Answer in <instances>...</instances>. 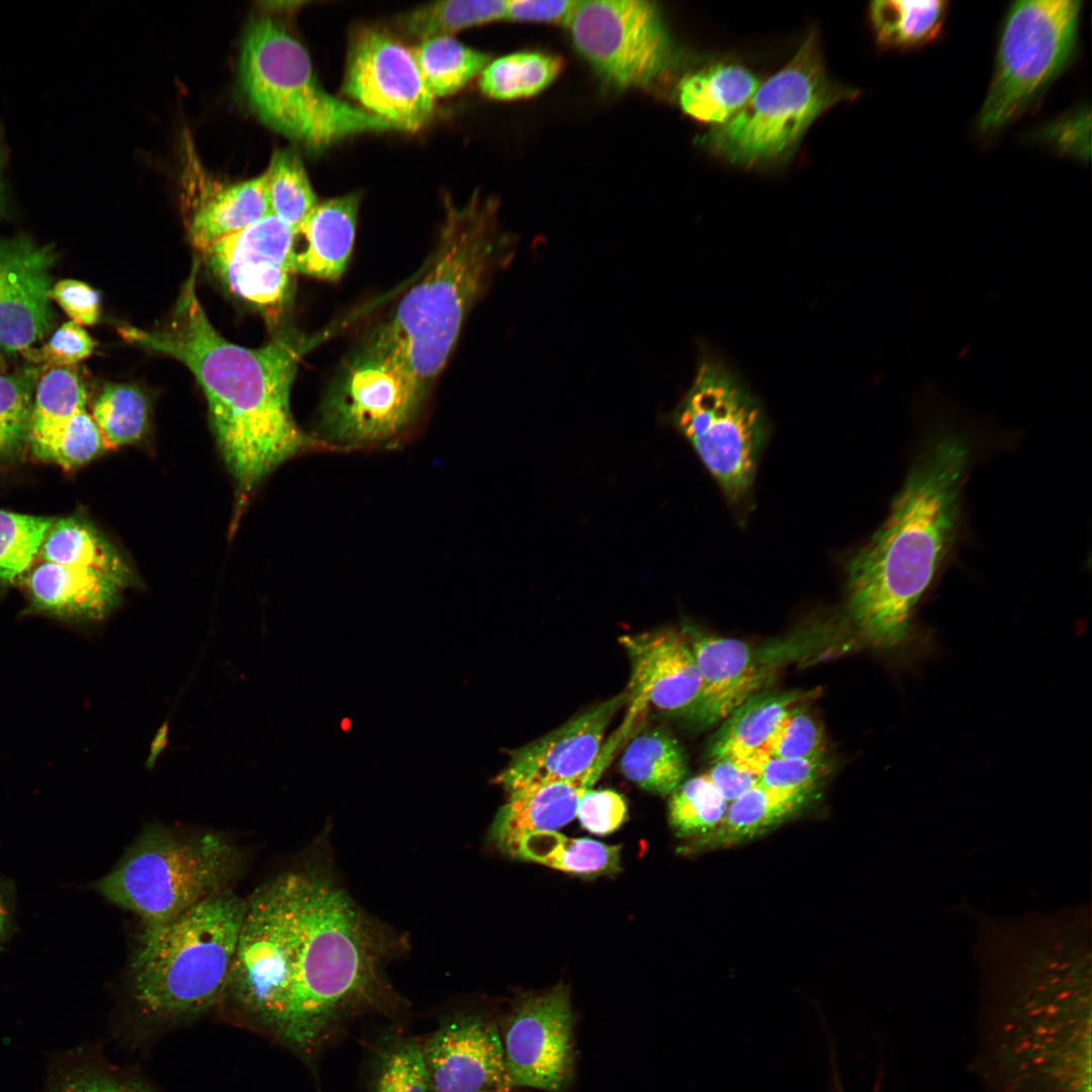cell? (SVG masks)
I'll return each mask as SVG.
<instances>
[{
    "mask_svg": "<svg viewBox=\"0 0 1092 1092\" xmlns=\"http://www.w3.org/2000/svg\"><path fill=\"white\" fill-rule=\"evenodd\" d=\"M393 937L330 877L298 870L246 900L226 995L298 1049L383 989Z\"/></svg>",
    "mask_w": 1092,
    "mask_h": 1092,
    "instance_id": "cell-1",
    "label": "cell"
},
{
    "mask_svg": "<svg viewBox=\"0 0 1092 1092\" xmlns=\"http://www.w3.org/2000/svg\"><path fill=\"white\" fill-rule=\"evenodd\" d=\"M196 270L194 265L166 326L118 331L130 343L181 361L195 376L243 504L279 464L322 444L299 430L290 411L291 386L306 345L282 337L250 349L224 339L197 298Z\"/></svg>",
    "mask_w": 1092,
    "mask_h": 1092,
    "instance_id": "cell-2",
    "label": "cell"
},
{
    "mask_svg": "<svg viewBox=\"0 0 1092 1092\" xmlns=\"http://www.w3.org/2000/svg\"><path fill=\"white\" fill-rule=\"evenodd\" d=\"M970 461L966 440L942 433L910 469L891 513L847 565L848 610L872 646L898 648L932 583L958 529Z\"/></svg>",
    "mask_w": 1092,
    "mask_h": 1092,
    "instance_id": "cell-3",
    "label": "cell"
},
{
    "mask_svg": "<svg viewBox=\"0 0 1092 1092\" xmlns=\"http://www.w3.org/2000/svg\"><path fill=\"white\" fill-rule=\"evenodd\" d=\"M447 204L426 272L367 344L398 361L427 390L449 359L471 308L517 244L500 231L492 202Z\"/></svg>",
    "mask_w": 1092,
    "mask_h": 1092,
    "instance_id": "cell-4",
    "label": "cell"
},
{
    "mask_svg": "<svg viewBox=\"0 0 1092 1092\" xmlns=\"http://www.w3.org/2000/svg\"><path fill=\"white\" fill-rule=\"evenodd\" d=\"M245 908L246 900L226 889L163 927L141 934L129 983L144 1014L182 1019L225 995Z\"/></svg>",
    "mask_w": 1092,
    "mask_h": 1092,
    "instance_id": "cell-5",
    "label": "cell"
},
{
    "mask_svg": "<svg viewBox=\"0 0 1092 1092\" xmlns=\"http://www.w3.org/2000/svg\"><path fill=\"white\" fill-rule=\"evenodd\" d=\"M239 75L259 118L310 149H324L358 133L395 129L324 89L304 47L272 18H260L249 25Z\"/></svg>",
    "mask_w": 1092,
    "mask_h": 1092,
    "instance_id": "cell-6",
    "label": "cell"
},
{
    "mask_svg": "<svg viewBox=\"0 0 1092 1092\" xmlns=\"http://www.w3.org/2000/svg\"><path fill=\"white\" fill-rule=\"evenodd\" d=\"M236 846L216 833L154 827L142 833L94 884L111 904L155 931L207 897L226 890L241 866Z\"/></svg>",
    "mask_w": 1092,
    "mask_h": 1092,
    "instance_id": "cell-7",
    "label": "cell"
},
{
    "mask_svg": "<svg viewBox=\"0 0 1092 1092\" xmlns=\"http://www.w3.org/2000/svg\"><path fill=\"white\" fill-rule=\"evenodd\" d=\"M855 95L829 77L816 34L810 33L786 66L760 83L734 116L712 126L701 140L714 154L736 165L783 161L815 119Z\"/></svg>",
    "mask_w": 1092,
    "mask_h": 1092,
    "instance_id": "cell-8",
    "label": "cell"
},
{
    "mask_svg": "<svg viewBox=\"0 0 1092 1092\" xmlns=\"http://www.w3.org/2000/svg\"><path fill=\"white\" fill-rule=\"evenodd\" d=\"M1081 2L1023 0L1010 7L978 130L993 135L1024 114L1067 67L1077 42Z\"/></svg>",
    "mask_w": 1092,
    "mask_h": 1092,
    "instance_id": "cell-9",
    "label": "cell"
},
{
    "mask_svg": "<svg viewBox=\"0 0 1092 1092\" xmlns=\"http://www.w3.org/2000/svg\"><path fill=\"white\" fill-rule=\"evenodd\" d=\"M671 421L726 497L742 498L766 434L761 407L744 384L719 363L704 359Z\"/></svg>",
    "mask_w": 1092,
    "mask_h": 1092,
    "instance_id": "cell-10",
    "label": "cell"
},
{
    "mask_svg": "<svg viewBox=\"0 0 1092 1092\" xmlns=\"http://www.w3.org/2000/svg\"><path fill=\"white\" fill-rule=\"evenodd\" d=\"M427 392L398 361L366 344L326 396V444L358 448L395 440L417 418Z\"/></svg>",
    "mask_w": 1092,
    "mask_h": 1092,
    "instance_id": "cell-11",
    "label": "cell"
},
{
    "mask_svg": "<svg viewBox=\"0 0 1092 1092\" xmlns=\"http://www.w3.org/2000/svg\"><path fill=\"white\" fill-rule=\"evenodd\" d=\"M567 26L579 55L617 87L651 86L674 61L671 38L652 1H578Z\"/></svg>",
    "mask_w": 1092,
    "mask_h": 1092,
    "instance_id": "cell-12",
    "label": "cell"
},
{
    "mask_svg": "<svg viewBox=\"0 0 1092 1092\" xmlns=\"http://www.w3.org/2000/svg\"><path fill=\"white\" fill-rule=\"evenodd\" d=\"M574 1026L564 985L519 997L498 1026L511 1089L566 1092L575 1075Z\"/></svg>",
    "mask_w": 1092,
    "mask_h": 1092,
    "instance_id": "cell-13",
    "label": "cell"
},
{
    "mask_svg": "<svg viewBox=\"0 0 1092 1092\" xmlns=\"http://www.w3.org/2000/svg\"><path fill=\"white\" fill-rule=\"evenodd\" d=\"M344 91L361 108L395 129L416 130L432 118L435 97L428 89L414 52L391 34L363 28L351 42Z\"/></svg>",
    "mask_w": 1092,
    "mask_h": 1092,
    "instance_id": "cell-14",
    "label": "cell"
},
{
    "mask_svg": "<svg viewBox=\"0 0 1092 1092\" xmlns=\"http://www.w3.org/2000/svg\"><path fill=\"white\" fill-rule=\"evenodd\" d=\"M628 700L627 691L565 722L510 753L495 783L508 795L586 774L598 759L608 726Z\"/></svg>",
    "mask_w": 1092,
    "mask_h": 1092,
    "instance_id": "cell-15",
    "label": "cell"
},
{
    "mask_svg": "<svg viewBox=\"0 0 1092 1092\" xmlns=\"http://www.w3.org/2000/svg\"><path fill=\"white\" fill-rule=\"evenodd\" d=\"M296 234L273 214L213 243L210 266L240 297L262 306L283 301L293 272Z\"/></svg>",
    "mask_w": 1092,
    "mask_h": 1092,
    "instance_id": "cell-16",
    "label": "cell"
},
{
    "mask_svg": "<svg viewBox=\"0 0 1092 1092\" xmlns=\"http://www.w3.org/2000/svg\"><path fill=\"white\" fill-rule=\"evenodd\" d=\"M57 253L30 238L0 239V352L23 353L52 329Z\"/></svg>",
    "mask_w": 1092,
    "mask_h": 1092,
    "instance_id": "cell-17",
    "label": "cell"
},
{
    "mask_svg": "<svg viewBox=\"0 0 1092 1092\" xmlns=\"http://www.w3.org/2000/svg\"><path fill=\"white\" fill-rule=\"evenodd\" d=\"M421 1050L433 1092H511L498 1025L481 1014L457 1016Z\"/></svg>",
    "mask_w": 1092,
    "mask_h": 1092,
    "instance_id": "cell-18",
    "label": "cell"
},
{
    "mask_svg": "<svg viewBox=\"0 0 1092 1092\" xmlns=\"http://www.w3.org/2000/svg\"><path fill=\"white\" fill-rule=\"evenodd\" d=\"M631 666L628 699L642 710L691 718L699 704L702 677L684 631L656 630L619 638Z\"/></svg>",
    "mask_w": 1092,
    "mask_h": 1092,
    "instance_id": "cell-19",
    "label": "cell"
},
{
    "mask_svg": "<svg viewBox=\"0 0 1092 1092\" xmlns=\"http://www.w3.org/2000/svg\"><path fill=\"white\" fill-rule=\"evenodd\" d=\"M684 633L702 677L700 701L690 718L700 725L724 721L768 682L769 667L746 642L693 628Z\"/></svg>",
    "mask_w": 1092,
    "mask_h": 1092,
    "instance_id": "cell-20",
    "label": "cell"
},
{
    "mask_svg": "<svg viewBox=\"0 0 1092 1092\" xmlns=\"http://www.w3.org/2000/svg\"><path fill=\"white\" fill-rule=\"evenodd\" d=\"M620 741L617 735L611 737L593 767L577 779L544 784L509 795L491 826L493 843L514 856L526 836L557 830L569 823L575 818L580 799L599 780Z\"/></svg>",
    "mask_w": 1092,
    "mask_h": 1092,
    "instance_id": "cell-21",
    "label": "cell"
},
{
    "mask_svg": "<svg viewBox=\"0 0 1092 1092\" xmlns=\"http://www.w3.org/2000/svg\"><path fill=\"white\" fill-rule=\"evenodd\" d=\"M132 581V575L42 561L29 573V609L70 623L106 617Z\"/></svg>",
    "mask_w": 1092,
    "mask_h": 1092,
    "instance_id": "cell-22",
    "label": "cell"
},
{
    "mask_svg": "<svg viewBox=\"0 0 1092 1092\" xmlns=\"http://www.w3.org/2000/svg\"><path fill=\"white\" fill-rule=\"evenodd\" d=\"M359 201L357 194H346L317 203L299 231L306 247L296 252L293 272L325 280L343 274L354 246Z\"/></svg>",
    "mask_w": 1092,
    "mask_h": 1092,
    "instance_id": "cell-23",
    "label": "cell"
},
{
    "mask_svg": "<svg viewBox=\"0 0 1092 1092\" xmlns=\"http://www.w3.org/2000/svg\"><path fill=\"white\" fill-rule=\"evenodd\" d=\"M815 696L816 691L800 690L753 695L724 720L712 741L711 757L768 755L766 746L787 713Z\"/></svg>",
    "mask_w": 1092,
    "mask_h": 1092,
    "instance_id": "cell-24",
    "label": "cell"
},
{
    "mask_svg": "<svg viewBox=\"0 0 1092 1092\" xmlns=\"http://www.w3.org/2000/svg\"><path fill=\"white\" fill-rule=\"evenodd\" d=\"M809 795L780 791L759 783L728 804L720 823L691 840L690 849H716L750 840L799 811Z\"/></svg>",
    "mask_w": 1092,
    "mask_h": 1092,
    "instance_id": "cell-25",
    "label": "cell"
},
{
    "mask_svg": "<svg viewBox=\"0 0 1092 1092\" xmlns=\"http://www.w3.org/2000/svg\"><path fill=\"white\" fill-rule=\"evenodd\" d=\"M761 82L737 64L719 63L687 76L679 85L681 109L693 118L720 125L734 116Z\"/></svg>",
    "mask_w": 1092,
    "mask_h": 1092,
    "instance_id": "cell-26",
    "label": "cell"
},
{
    "mask_svg": "<svg viewBox=\"0 0 1092 1092\" xmlns=\"http://www.w3.org/2000/svg\"><path fill=\"white\" fill-rule=\"evenodd\" d=\"M271 214L264 174L222 187L197 206L189 225L194 246L202 253L216 241Z\"/></svg>",
    "mask_w": 1092,
    "mask_h": 1092,
    "instance_id": "cell-27",
    "label": "cell"
},
{
    "mask_svg": "<svg viewBox=\"0 0 1092 1092\" xmlns=\"http://www.w3.org/2000/svg\"><path fill=\"white\" fill-rule=\"evenodd\" d=\"M620 851V845H610L589 838H572L553 830L526 836L513 857L580 877L594 878L621 871Z\"/></svg>",
    "mask_w": 1092,
    "mask_h": 1092,
    "instance_id": "cell-28",
    "label": "cell"
},
{
    "mask_svg": "<svg viewBox=\"0 0 1092 1092\" xmlns=\"http://www.w3.org/2000/svg\"><path fill=\"white\" fill-rule=\"evenodd\" d=\"M86 389L71 368H52L37 381L30 423L28 446L40 459L71 419L86 408Z\"/></svg>",
    "mask_w": 1092,
    "mask_h": 1092,
    "instance_id": "cell-29",
    "label": "cell"
},
{
    "mask_svg": "<svg viewBox=\"0 0 1092 1092\" xmlns=\"http://www.w3.org/2000/svg\"><path fill=\"white\" fill-rule=\"evenodd\" d=\"M620 765L628 780L661 796L671 795L687 775L686 755L679 743L660 729L635 737L626 747Z\"/></svg>",
    "mask_w": 1092,
    "mask_h": 1092,
    "instance_id": "cell-30",
    "label": "cell"
},
{
    "mask_svg": "<svg viewBox=\"0 0 1092 1092\" xmlns=\"http://www.w3.org/2000/svg\"><path fill=\"white\" fill-rule=\"evenodd\" d=\"M38 556L46 562L132 575L113 546L94 527L77 518L54 522Z\"/></svg>",
    "mask_w": 1092,
    "mask_h": 1092,
    "instance_id": "cell-31",
    "label": "cell"
},
{
    "mask_svg": "<svg viewBox=\"0 0 1092 1092\" xmlns=\"http://www.w3.org/2000/svg\"><path fill=\"white\" fill-rule=\"evenodd\" d=\"M946 11L941 0H878L871 3L870 17L881 46L909 49L934 39Z\"/></svg>",
    "mask_w": 1092,
    "mask_h": 1092,
    "instance_id": "cell-32",
    "label": "cell"
},
{
    "mask_svg": "<svg viewBox=\"0 0 1092 1092\" xmlns=\"http://www.w3.org/2000/svg\"><path fill=\"white\" fill-rule=\"evenodd\" d=\"M422 77L433 96L458 92L480 74L489 56L458 41L453 36L423 40L413 51Z\"/></svg>",
    "mask_w": 1092,
    "mask_h": 1092,
    "instance_id": "cell-33",
    "label": "cell"
},
{
    "mask_svg": "<svg viewBox=\"0 0 1092 1092\" xmlns=\"http://www.w3.org/2000/svg\"><path fill=\"white\" fill-rule=\"evenodd\" d=\"M562 68L560 58L541 52H519L489 62L480 73L481 91L494 99L534 96L548 87Z\"/></svg>",
    "mask_w": 1092,
    "mask_h": 1092,
    "instance_id": "cell-34",
    "label": "cell"
},
{
    "mask_svg": "<svg viewBox=\"0 0 1092 1092\" xmlns=\"http://www.w3.org/2000/svg\"><path fill=\"white\" fill-rule=\"evenodd\" d=\"M506 0H448L421 5L398 17L397 25L420 41L452 36L458 30L506 18Z\"/></svg>",
    "mask_w": 1092,
    "mask_h": 1092,
    "instance_id": "cell-35",
    "label": "cell"
},
{
    "mask_svg": "<svg viewBox=\"0 0 1092 1092\" xmlns=\"http://www.w3.org/2000/svg\"><path fill=\"white\" fill-rule=\"evenodd\" d=\"M264 176L271 214L299 234L317 205L301 160L291 151H276Z\"/></svg>",
    "mask_w": 1092,
    "mask_h": 1092,
    "instance_id": "cell-36",
    "label": "cell"
},
{
    "mask_svg": "<svg viewBox=\"0 0 1092 1092\" xmlns=\"http://www.w3.org/2000/svg\"><path fill=\"white\" fill-rule=\"evenodd\" d=\"M95 421L106 446L117 447L141 440L149 422L145 394L130 384H107L93 404Z\"/></svg>",
    "mask_w": 1092,
    "mask_h": 1092,
    "instance_id": "cell-37",
    "label": "cell"
},
{
    "mask_svg": "<svg viewBox=\"0 0 1092 1092\" xmlns=\"http://www.w3.org/2000/svg\"><path fill=\"white\" fill-rule=\"evenodd\" d=\"M37 370L0 373V464L14 461L28 445Z\"/></svg>",
    "mask_w": 1092,
    "mask_h": 1092,
    "instance_id": "cell-38",
    "label": "cell"
},
{
    "mask_svg": "<svg viewBox=\"0 0 1092 1092\" xmlns=\"http://www.w3.org/2000/svg\"><path fill=\"white\" fill-rule=\"evenodd\" d=\"M727 807L728 803L703 774L684 781L671 794L668 819L678 836L694 840L713 830Z\"/></svg>",
    "mask_w": 1092,
    "mask_h": 1092,
    "instance_id": "cell-39",
    "label": "cell"
},
{
    "mask_svg": "<svg viewBox=\"0 0 1092 1092\" xmlns=\"http://www.w3.org/2000/svg\"><path fill=\"white\" fill-rule=\"evenodd\" d=\"M54 522L0 510V581L12 582L29 569Z\"/></svg>",
    "mask_w": 1092,
    "mask_h": 1092,
    "instance_id": "cell-40",
    "label": "cell"
},
{
    "mask_svg": "<svg viewBox=\"0 0 1092 1092\" xmlns=\"http://www.w3.org/2000/svg\"><path fill=\"white\" fill-rule=\"evenodd\" d=\"M766 751L776 758H815L824 756L825 740L821 724L806 706L792 708L770 738Z\"/></svg>",
    "mask_w": 1092,
    "mask_h": 1092,
    "instance_id": "cell-41",
    "label": "cell"
},
{
    "mask_svg": "<svg viewBox=\"0 0 1092 1092\" xmlns=\"http://www.w3.org/2000/svg\"><path fill=\"white\" fill-rule=\"evenodd\" d=\"M372 1092H433L421 1044L394 1043L382 1058Z\"/></svg>",
    "mask_w": 1092,
    "mask_h": 1092,
    "instance_id": "cell-42",
    "label": "cell"
},
{
    "mask_svg": "<svg viewBox=\"0 0 1092 1092\" xmlns=\"http://www.w3.org/2000/svg\"><path fill=\"white\" fill-rule=\"evenodd\" d=\"M106 448L103 437L86 408L79 411L40 460L75 468L95 458Z\"/></svg>",
    "mask_w": 1092,
    "mask_h": 1092,
    "instance_id": "cell-43",
    "label": "cell"
},
{
    "mask_svg": "<svg viewBox=\"0 0 1092 1092\" xmlns=\"http://www.w3.org/2000/svg\"><path fill=\"white\" fill-rule=\"evenodd\" d=\"M824 756L815 758L768 757L760 776L759 784L786 792L809 795L826 776Z\"/></svg>",
    "mask_w": 1092,
    "mask_h": 1092,
    "instance_id": "cell-44",
    "label": "cell"
},
{
    "mask_svg": "<svg viewBox=\"0 0 1092 1092\" xmlns=\"http://www.w3.org/2000/svg\"><path fill=\"white\" fill-rule=\"evenodd\" d=\"M96 342L78 324L64 323L40 348H31L22 353L34 363H46L55 368L76 364L88 358Z\"/></svg>",
    "mask_w": 1092,
    "mask_h": 1092,
    "instance_id": "cell-45",
    "label": "cell"
},
{
    "mask_svg": "<svg viewBox=\"0 0 1092 1092\" xmlns=\"http://www.w3.org/2000/svg\"><path fill=\"white\" fill-rule=\"evenodd\" d=\"M627 814V803L621 794L610 789H590L580 799L575 817L587 831L605 835L617 830Z\"/></svg>",
    "mask_w": 1092,
    "mask_h": 1092,
    "instance_id": "cell-46",
    "label": "cell"
},
{
    "mask_svg": "<svg viewBox=\"0 0 1092 1092\" xmlns=\"http://www.w3.org/2000/svg\"><path fill=\"white\" fill-rule=\"evenodd\" d=\"M768 757L716 758L705 774L729 804L759 783L761 769Z\"/></svg>",
    "mask_w": 1092,
    "mask_h": 1092,
    "instance_id": "cell-47",
    "label": "cell"
},
{
    "mask_svg": "<svg viewBox=\"0 0 1092 1092\" xmlns=\"http://www.w3.org/2000/svg\"><path fill=\"white\" fill-rule=\"evenodd\" d=\"M1038 139L1063 154L1081 160L1090 158V113L1081 108L1039 130Z\"/></svg>",
    "mask_w": 1092,
    "mask_h": 1092,
    "instance_id": "cell-48",
    "label": "cell"
},
{
    "mask_svg": "<svg viewBox=\"0 0 1092 1092\" xmlns=\"http://www.w3.org/2000/svg\"><path fill=\"white\" fill-rule=\"evenodd\" d=\"M54 299L72 322L79 326H92L99 317V293L85 282L75 279H63L55 283L50 291Z\"/></svg>",
    "mask_w": 1092,
    "mask_h": 1092,
    "instance_id": "cell-49",
    "label": "cell"
},
{
    "mask_svg": "<svg viewBox=\"0 0 1092 1092\" xmlns=\"http://www.w3.org/2000/svg\"><path fill=\"white\" fill-rule=\"evenodd\" d=\"M577 4L574 0H512L506 18L568 25Z\"/></svg>",
    "mask_w": 1092,
    "mask_h": 1092,
    "instance_id": "cell-50",
    "label": "cell"
},
{
    "mask_svg": "<svg viewBox=\"0 0 1092 1092\" xmlns=\"http://www.w3.org/2000/svg\"><path fill=\"white\" fill-rule=\"evenodd\" d=\"M100 1077L101 1074L63 1058L52 1068L46 1092H98Z\"/></svg>",
    "mask_w": 1092,
    "mask_h": 1092,
    "instance_id": "cell-51",
    "label": "cell"
},
{
    "mask_svg": "<svg viewBox=\"0 0 1092 1092\" xmlns=\"http://www.w3.org/2000/svg\"><path fill=\"white\" fill-rule=\"evenodd\" d=\"M16 930V889L0 878V952Z\"/></svg>",
    "mask_w": 1092,
    "mask_h": 1092,
    "instance_id": "cell-52",
    "label": "cell"
},
{
    "mask_svg": "<svg viewBox=\"0 0 1092 1092\" xmlns=\"http://www.w3.org/2000/svg\"><path fill=\"white\" fill-rule=\"evenodd\" d=\"M98 1092H149L145 1088L131 1083H122L101 1075Z\"/></svg>",
    "mask_w": 1092,
    "mask_h": 1092,
    "instance_id": "cell-53",
    "label": "cell"
},
{
    "mask_svg": "<svg viewBox=\"0 0 1092 1092\" xmlns=\"http://www.w3.org/2000/svg\"><path fill=\"white\" fill-rule=\"evenodd\" d=\"M340 728L343 731L350 730V728H351V720L349 718L342 719L341 722H340Z\"/></svg>",
    "mask_w": 1092,
    "mask_h": 1092,
    "instance_id": "cell-54",
    "label": "cell"
},
{
    "mask_svg": "<svg viewBox=\"0 0 1092 1092\" xmlns=\"http://www.w3.org/2000/svg\"><path fill=\"white\" fill-rule=\"evenodd\" d=\"M6 370H7V365H6V362H5L3 356H2V354L0 352V373H6Z\"/></svg>",
    "mask_w": 1092,
    "mask_h": 1092,
    "instance_id": "cell-55",
    "label": "cell"
},
{
    "mask_svg": "<svg viewBox=\"0 0 1092 1092\" xmlns=\"http://www.w3.org/2000/svg\"><path fill=\"white\" fill-rule=\"evenodd\" d=\"M2 198V179H1V161H0V204Z\"/></svg>",
    "mask_w": 1092,
    "mask_h": 1092,
    "instance_id": "cell-56",
    "label": "cell"
}]
</instances>
